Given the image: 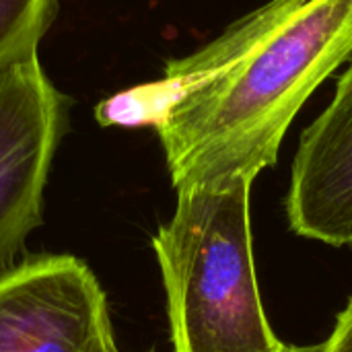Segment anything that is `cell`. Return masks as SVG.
Masks as SVG:
<instances>
[{
  "label": "cell",
  "instance_id": "cell-1",
  "mask_svg": "<svg viewBox=\"0 0 352 352\" xmlns=\"http://www.w3.org/2000/svg\"><path fill=\"white\" fill-rule=\"evenodd\" d=\"M352 56V0H270L161 80L103 99V128L153 126L175 190L256 179L295 116Z\"/></svg>",
  "mask_w": 352,
  "mask_h": 352
},
{
  "label": "cell",
  "instance_id": "cell-2",
  "mask_svg": "<svg viewBox=\"0 0 352 352\" xmlns=\"http://www.w3.org/2000/svg\"><path fill=\"white\" fill-rule=\"evenodd\" d=\"M252 179L177 190L153 250L161 266L175 352H276L254 252Z\"/></svg>",
  "mask_w": 352,
  "mask_h": 352
},
{
  "label": "cell",
  "instance_id": "cell-3",
  "mask_svg": "<svg viewBox=\"0 0 352 352\" xmlns=\"http://www.w3.org/2000/svg\"><path fill=\"white\" fill-rule=\"evenodd\" d=\"M68 122V101L39 52L0 70V268L41 223L52 163Z\"/></svg>",
  "mask_w": 352,
  "mask_h": 352
},
{
  "label": "cell",
  "instance_id": "cell-4",
  "mask_svg": "<svg viewBox=\"0 0 352 352\" xmlns=\"http://www.w3.org/2000/svg\"><path fill=\"white\" fill-rule=\"evenodd\" d=\"M0 352H120L93 270L68 254L2 270Z\"/></svg>",
  "mask_w": 352,
  "mask_h": 352
},
{
  "label": "cell",
  "instance_id": "cell-5",
  "mask_svg": "<svg viewBox=\"0 0 352 352\" xmlns=\"http://www.w3.org/2000/svg\"><path fill=\"white\" fill-rule=\"evenodd\" d=\"M287 214L301 237L336 248L352 243V64L330 105L301 136Z\"/></svg>",
  "mask_w": 352,
  "mask_h": 352
},
{
  "label": "cell",
  "instance_id": "cell-6",
  "mask_svg": "<svg viewBox=\"0 0 352 352\" xmlns=\"http://www.w3.org/2000/svg\"><path fill=\"white\" fill-rule=\"evenodd\" d=\"M60 0H0V70L37 54Z\"/></svg>",
  "mask_w": 352,
  "mask_h": 352
},
{
  "label": "cell",
  "instance_id": "cell-7",
  "mask_svg": "<svg viewBox=\"0 0 352 352\" xmlns=\"http://www.w3.org/2000/svg\"><path fill=\"white\" fill-rule=\"evenodd\" d=\"M322 352H352V299L338 316L330 338L322 344Z\"/></svg>",
  "mask_w": 352,
  "mask_h": 352
},
{
  "label": "cell",
  "instance_id": "cell-8",
  "mask_svg": "<svg viewBox=\"0 0 352 352\" xmlns=\"http://www.w3.org/2000/svg\"><path fill=\"white\" fill-rule=\"evenodd\" d=\"M276 352H322V344H318V346H287V344H283V349Z\"/></svg>",
  "mask_w": 352,
  "mask_h": 352
}]
</instances>
